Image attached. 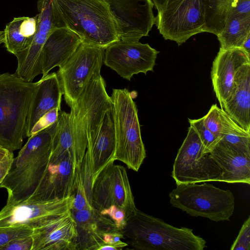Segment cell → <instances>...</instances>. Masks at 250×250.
<instances>
[{
  "mask_svg": "<svg viewBox=\"0 0 250 250\" xmlns=\"http://www.w3.org/2000/svg\"><path fill=\"white\" fill-rule=\"evenodd\" d=\"M82 42L81 38L68 28H58L52 31L41 52L42 78L48 74L53 68L64 63Z\"/></svg>",
  "mask_w": 250,
  "mask_h": 250,
  "instance_id": "cell-21",
  "label": "cell"
},
{
  "mask_svg": "<svg viewBox=\"0 0 250 250\" xmlns=\"http://www.w3.org/2000/svg\"><path fill=\"white\" fill-rule=\"evenodd\" d=\"M203 183L176 185L169 194L170 204L192 216L215 222L229 221L235 206L232 192Z\"/></svg>",
  "mask_w": 250,
  "mask_h": 250,
  "instance_id": "cell-7",
  "label": "cell"
},
{
  "mask_svg": "<svg viewBox=\"0 0 250 250\" xmlns=\"http://www.w3.org/2000/svg\"><path fill=\"white\" fill-rule=\"evenodd\" d=\"M71 212L77 224V250H100L107 234L119 229L109 218L94 208Z\"/></svg>",
  "mask_w": 250,
  "mask_h": 250,
  "instance_id": "cell-19",
  "label": "cell"
},
{
  "mask_svg": "<svg viewBox=\"0 0 250 250\" xmlns=\"http://www.w3.org/2000/svg\"><path fill=\"white\" fill-rule=\"evenodd\" d=\"M33 244V239L31 234L12 240L1 250H32Z\"/></svg>",
  "mask_w": 250,
  "mask_h": 250,
  "instance_id": "cell-37",
  "label": "cell"
},
{
  "mask_svg": "<svg viewBox=\"0 0 250 250\" xmlns=\"http://www.w3.org/2000/svg\"><path fill=\"white\" fill-rule=\"evenodd\" d=\"M114 162L109 163L94 182L92 206L100 212L111 205L117 206L125 210L127 218L137 208L126 169Z\"/></svg>",
  "mask_w": 250,
  "mask_h": 250,
  "instance_id": "cell-12",
  "label": "cell"
},
{
  "mask_svg": "<svg viewBox=\"0 0 250 250\" xmlns=\"http://www.w3.org/2000/svg\"><path fill=\"white\" fill-rule=\"evenodd\" d=\"M220 108L216 104L212 105L208 113L202 117L206 127L218 139H221V125Z\"/></svg>",
  "mask_w": 250,
  "mask_h": 250,
  "instance_id": "cell-33",
  "label": "cell"
},
{
  "mask_svg": "<svg viewBox=\"0 0 250 250\" xmlns=\"http://www.w3.org/2000/svg\"><path fill=\"white\" fill-rule=\"evenodd\" d=\"M37 83L25 81L15 73L0 74V145L9 150L22 147Z\"/></svg>",
  "mask_w": 250,
  "mask_h": 250,
  "instance_id": "cell-4",
  "label": "cell"
},
{
  "mask_svg": "<svg viewBox=\"0 0 250 250\" xmlns=\"http://www.w3.org/2000/svg\"><path fill=\"white\" fill-rule=\"evenodd\" d=\"M4 32L0 31V44L4 43Z\"/></svg>",
  "mask_w": 250,
  "mask_h": 250,
  "instance_id": "cell-43",
  "label": "cell"
},
{
  "mask_svg": "<svg viewBox=\"0 0 250 250\" xmlns=\"http://www.w3.org/2000/svg\"><path fill=\"white\" fill-rule=\"evenodd\" d=\"M32 250H77V224L71 210L33 229Z\"/></svg>",
  "mask_w": 250,
  "mask_h": 250,
  "instance_id": "cell-17",
  "label": "cell"
},
{
  "mask_svg": "<svg viewBox=\"0 0 250 250\" xmlns=\"http://www.w3.org/2000/svg\"><path fill=\"white\" fill-rule=\"evenodd\" d=\"M246 15H250V0H237L229 19L237 16Z\"/></svg>",
  "mask_w": 250,
  "mask_h": 250,
  "instance_id": "cell-39",
  "label": "cell"
},
{
  "mask_svg": "<svg viewBox=\"0 0 250 250\" xmlns=\"http://www.w3.org/2000/svg\"><path fill=\"white\" fill-rule=\"evenodd\" d=\"M221 139L240 150L250 153V132L245 130L221 108L219 109Z\"/></svg>",
  "mask_w": 250,
  "mask_h": 250,
  "instance_id": "cell-29",
  "label": "cell"
},
{
  "mask_svg": "<svg viewBox=\"0 0 250 250\" xmlns=\"http://www.w3.org/2000/svg\"><path fill=\"white\" fill-rule=\"evenodd\" d=\"M119 25L120 40L137 42L148 35L156 17L151 0H105Z\"/></svg>",
  "mask_w": 250,
  "mask_h": 250,
  "instance_id": "cell-15",
  "label": "cell"
},
{
  "mask_svg": "<svg viewBox=\"0 0 250 250\" xmlns=\"http://www.w3.org/2000/svg\"><path fill=\"white\" fill-rule=\"evenodd\" d=\"M101 72L94 74L75 103L69 106L72 132L83 160L87 143L97 135L104 112L112 102Z\"/></svg>",
  "mask_w": 250,
  "mask_h": 250,
  "instance_id": "cell-6",
  "label": "cell"
},
{
  "mask_svg": "<svg viewBox=\"0 0 250 250\" xmlns=\"http://www.w3.org/2000/svg\"><path fill=\"white\" fill-rule=\"evenodd\" d=\"M76 169L69 152L50 156L47 167L36 190L26 201H50L72 195L74 190Z\"/></svg>",
  "mask_w": 250,
  "mask_h": 250,
  "instance_id": "cell-16",
  "label": "cell"
},
{
  "mask_svg": "<svg viewBox=\"0 0 250 250\" xmlns=\"http://www.w3.org/2000/svg\"><path fill=\"white\" fill-rule=\"evenodd\" d=\"M37 17L15 18L4 30V43L7 50L15 56L27 49L35 36Z\"/></svg>",
  "mask_w": 250,
  "mask_h": 250,
  "instance_id": "cell-25",
  "label": "cell"
},
{
  "mask_svg": "<svg viewBox=\"0 0 250 250\" xmlns=\"http://www.w3.org/2000/svg\"><path fill=\"white\" fill-rule=\"evenodd\" d=\"M62 93L56 73L47 74L38 81L29 107L26 124V137L46 113L54 108L60 110Z\"/></svg>",
  "mask_w": 250,
  "mask_h": 250,
  "instance_id": "cell-23",
  "label": "cell"
},
{
  "mask_svg": "<svg viewBox=\"0 0 250 250\" xmlns=\"http://www.w3.org/2000/svg\"><path fill=\"white\" fill-rule=\"evenodd\" d=\"M10 151L0 145V161Z\"/></svg>",
  "mask_w": 250,
  "mask_h": 250,
  "instance_id": "cell-42",
  "label": "cell"
},
{
  "mask_svg": "<svg viewBox=\"0 0 250 250\" xmlns=\"http://www.w3.org/2000/svg\"><path fill=\"white\" fill-rule=\"evenodd\" d=\"M73 195L46 201H25L5 206L0 211V227L24 226L34 229L72 210Z\"/></svg>",
  "mask_w": 250,
  "mask_h": 250,
  "instance_id": "cell-14",
  "label": "cell"
},
{
  "mask_svg": "<svg viewBox=\"0 0 250 250\" xmlns=\"http://www.w3.org/2000/svg\"><path fill=\"white\" fill-rule=\"evenodd\" d=\"M231 250H250V216L243 223L239 234L234 241Z\"/></svg>",
  "mask_w": 250,
  "mask_h": 250,
  "instance_id": "cell-34",
  "label": "cell"
},
{
  "mask_svg": "<svg viewBox=\"0 0 250 250\" xmlns=\"http://www.w3.org/2000/svg\"><path fill=\"white\" fill-rule=\"evenodd\" d=\"M14 160L13 151H9L0 161V184L7 175Z\"/></svg>",
  "mask_w": 250,
  "mask_h": 250,
  "instance_id": "cell-38",
  "label": "cell"
},
{
  "mask_svg": "<svg viewBox=\"0 0 250 250\" xmlns=\"http://www.w3.org/2000/svg\"><path fill=\"white\" fill-rule=\"evenodd\" d=\"M57 121L31 136L13 162L7 175L0 184L6 189L5 206L28 200L36 190L48 165Z\"/></svg>",
  "mask_w": 250,
  "mask_h": 250,
  "instance_id": "cell-1",
  "label": "cell"
},
{
  "mask_svg": "<svg viewBox=\"0 0 250 250\" xmlns=\"http://www.w3.org/2000/svg\"><path fill=\"white\" fill-rule=\"evenodd\" d=\"M208 154L221 170L219 182L250 184V153L221 139Z\"/></svg>",
  "mask_w": 250,
  "mask_h": 250,
  "instance_id": "cell-20",
  "label": "cell"
},
{
  "mask_svg": "<svg viewBox=\"0 0 250 250\" xmlns=\"http://www.w3.org/2000/svg\"><path fill=\"white\" fill-rule=\"evenodd\" d=\"M67 28L83 42L106 48L120 40L121 32L105 0H55Z\"/></svg>",
  "mask_w": 250,
  "mask_h": 250,
  "instance_id": "cell-2",
  "label": "cell"
},
{
  "mask_svg": "<svg viewBox=\"0 0 250 250\" xmlns=\"http://www.w3.org/2000/svg\"><path fill=\"white\" fill-rule=\"evenodd\" d=\"M155 24L165 40L180 46L203 32V0H168L156 17Z\"/></svg>",
  "mask_w": 250,
  "mask_h": 250,
  "instance_id": "cell-8",
  "label": "cell"
},
{
  "mask_svg": "<svg viewBox=\"0 0 250 250\" xmlns=\"http://www.w3.org/2000/svg\"><path fill=\"white\" fill-rule=\"evenodd\" d=\"M132 249L138 250H203L206 241L192 229L176 228L137 210L122 230Z\"/></svg>",
  "mask_w": 250,
  "mask_h": 250,
  "instance_id": "cell-3",
  "label": "cell"
},
{
  "mask_svg": "<svg viewBox=\"0 0 250 250\" xmlns=\"http://www.w3.org/2000/svg\"><path fill=\"white\" fill-rule=\"evenodd\" d=\"M221 108L241 127L250 132V63L237 71L231 92Z\"/></svg>",
  "mask_w": 250,
  "mask_h": 250,
  "instance_id": "cell-22",
  "label": "cell"
},
{
  "mask_svg": "<svg viewBox=\"0 0 250 250\" xmlns=\"http://www.w3.org/2000/svg\"><path fill=\"white\" fill-rule=\"evenodd\" d=\"M115 150L114 160L138 171L146 157L136 105L126 89H113Z\"/></svg>",
  "mask_w": 250,
  "mask_h": 250,
  "instance_id": "cell-5",
  "label": "cell"
},
{
  "mask_svg": "<svg viewBox=\"0 0 250 250\" xmlns=\"http://www.w3.org/2000/svg\"><path fill=\"white\" fill-rule=\"evenodd\" d=\"M250 55L242 48H220L210 72L213 91L221 108L230 95L237 71L250 63Z\"/></svg>",
  "mask_w": 250,
  "mask_h": 250,
  "instance_id": "cell-18",
  "label": "cell"
},
{
  "mask_svg": "<svg viewBox=\"0 0 250 250\" xmlns=\"http://www.w3.org/2000/svg\"><path fill=\"white\" fill-rule=\"evenodd\" d=\"M237 0H203L205 25L203 32L217 35L229 18Z\"/></svg>",
  "mask_w": 250,
  "mask_h": 250,
  "instance_id": "cell-27",
  "label": "cell"
},
{
  "mask_svg": "<svg viewBox=\"0 0 250 250\" xmlns=\"http://www.w3.org/2000/svg\"><path fill=\"white\" fill-rule=\"evenodd\" d=\"M204 150L199 137L190 126L173 164L171 176L176 185L219 182L221 170Z\"/></svg>",
  "mask_w": 250,
  "mask_h": 250,
  "instance_id": "cell-10",
  "label": "cell"
},
{
  "mask_svg": "<svg viewBox=\"0 0 250 250\" xmlns=\"http://www.w3.org/2000/svg\"><path fill=\"white\" fill-rule=\"evenodd\" d=\"M81 167V166H80ZM80 167L76 169L74 190L73 195L74 197L72 210L79 211L85 209H93L89 202L83 185Z\"/></svg>",
  "mask_w": 250,
  "mask_h": 250,
  "instance_id": "cell-31",
  "label": "cell"
},
{
  "mask_svg": "<svg viewBox=\"0 0 250 250\" xmlns=\"http://www.w3.org/2000/svg\"><path fill=\"white\" fill-rule=\"evenodd\" d=\"M105 48L82 42L56 74L67 105L76 102L94 74L101 72Z\"/></svg>",
  "mask_w": 250,
  "mask_h": 250,
  "instance_id": "cell-9",
  "label": "cell"
},
{
  "mask_svg": "<svg viewBox=\"0 0 250 250\" xmlns=\"http://www.w3.org/2000/svg\"><path fill=\"white\" fill-rule=\"evenodd\" d=\"M241 48L250 55V34L245 40Z\"/></svg>",
  "mask_w": 250,
  "mask_h": 250,
  "instance_id": "cell-40",
  "label": "cell"
},
{
  "mask_svg": "<svg viewBox=\"0 0 250 250\" xmlns=\"http://www.w3.org/2000/svg\"><path fill=\"white\" fill-rule=\"evenodd\" d=\"M159 53L148 43L119 40L105 48L103 63L130 81L134 75L153 71Z\"/></svg>",
  "mask_w": 250,
  "mask_h": 250,
  "instance_id": "cell-13",
  "label": "cell"
},
{
  "mask_svg": "<svg viewBox=\"0 0 250 250\" xmlns=\"http://www.w3.org/2000/svg\"><path fill=\"white\" fill-rule=\"evenodd\" d=\"M168 0H151L158 12L160 11Z\"/></svg>",
  "mask_w": 250,
  "mask_h": 250,
  "instance_id": "cell-41",
  "label": "cell"
},
{
  "mask_svg": "<svg viewBox=\"0 0 250 250\" xmlns=\"http://www.w3.org/2000/svg\"><path fill=\"white\" fill-rule=\"evenodd\" d=\"M115 134L113 103L107 105L102 124L95 138L87 143L93 159L94 182L101 171L110 162H114Z\"/></svg>",
  "mask_w": 250,
  "mask_h": 250,
  "instance_id": "cell-24",
  "label": "cell"
},
{
  "mask_svg": "<svg viewBox=\"0 0 250 250\" xmlns=\"http://www.w3.org/2000/svg\"><path fill=\"white\" fill-rule=\"evenodd\" d=\"M58 121L50 156H57L62 153L68 152L72 157L76 168L81 166L82 160L79 156L72 132L69 113L60 111Z\"/></svg>",
  "mask_w": 250,
  "mask_h": 250,
  "instance_id": "cell-26",
  "label": "cell"
},
{
  "mask_svg": "<svg viewBox=\"0 0 250 250\" xmlns=\"http://www.w3.org/2000/svg\"><path fill=\"white\" fill-rule=\"evenodd\" d=\"M190 126L192 127L199 137L204 147V153L208 154L212 148L221 140L217 138L205 125L203 118L188 119Z\"/></svg>",
  "mask_w": 250,
  "mask_h": 250,
  "instance_id": "cell-30",
  "label": "cell"
},
{
  "mask_svg": "<svg viewBox=\"0 0 250 250\" xmlns=\"http://www.w3.org/2000/svg\"><path fill=\"white\" fill-rule=\"evenodd\" d=\"M33 229L24 226L0 227V250L12 240L31 235Z\"/></svg>",
  "mask_w": 250,
  "mask_h": 250,
  "instance_id": "cell-32",
  "label": "cell"
},
{
  "mask_svg": "<svg viewBox=\"0 0 250 250\" xmlns=\"http://www.w3.org/2000/svg\"><path fill=\"white\" fill-rule=\"evenodd\" d=\"M37 30L30 46L18 54V66L15 74L24 81L32 82L42 74L40 55L48 34L54 29L66 27L55 0H38Z\"/></svg>",
  "mask_w": 250,
  "mask_h": 250,
  "instance_id": "cell-11",
  "label": "cell"
},
{
  "mask_svg": "<svg viewBox=\"0 0 250 250\" xmlns=\"http://www.w3.org/2000/svg\"><path fill=\"white\" fill-rule=\"evenodd\" d=\"M250 34V15L237 16L228 19L217 35L220 48H241Z\"/></svg>",
  "mask_w": 250,
  "mask_h": 250,
  "instance_id": "cell-28",
  "label": "cell"
},
{
  "mask_svg": "<svg viewBox=\"0 0 250 250\" xmlns=\"http://www.w3.org/2000/svg\"><path fill=\"white\" fill-rule=\"evenodd\" d=\"M99 212L103 215L109 218L116 227L122 231L127 219L126 213L124 209L113 205L102 209Z\"/></svg>",
  "mask_w": 250,
  "mask_h": 250,
  "instance_id": "cell-35",
  "label": "cell"
},
{
  "mask_svg": "<svg viewBox=\"0 0 250 250\" xmlns=\"http://www.w3.org/2000/svg\"><path fill=\"white\" fill-rule=\"evenodd\" d=\"M61 110L58 108H54L44 114L33 126L30 137L55 123L58 120L59 113Z\"/></svg>",
  "mask_w": 250,
  "mask_h": 250,
  "instance_id": "cell-36",
  "label": "cell"
}]
</instances>
